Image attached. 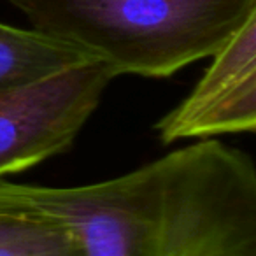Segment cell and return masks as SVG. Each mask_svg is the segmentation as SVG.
I'll use <instances>...</instances> for the list:
<instances>
[{
  "instance_id": "cell-3",
  "label": "cell",
  "mask_w": 256,
  "mask_h": 256,
  "mask_svg": "<svg viewBox=\"0 0 256 256\" xmlns=\"http://www.w3.org/2000/svg\"><path fill=\"white\" fill-rule=\"evenodd\" d=\"M116 78L109 65L90 60L36 84L0 92V179L67 151Z\"/></svg>"
},
{
  "instance_id": "cell-6",
  "label": "cell",
  "mask_w": 256,
  "mask_h": 256,
  "mask_svg": "<svg viewBox=\"0 0 256 256\" xmlns=\"http://www.w3.org/2000/svg\"><path fill=\"white\" fill-rule=\"evenodd\" d=\"M0 256H86L76 234L56 218L0 195Z\"/></svg>"
},
{
  "instance_id": "cell-4",
  "label": "cell",
  "mask_w": 256,
  "mask_h": 256,
  "mask_svg": "<svg viewBox=\"0 0 256 256\" xmlns=\"http://www.w3.org/2000/svg\"><path fill=\"white\" fill-rule=\"evenodd\" d=\"M195 88L156 123L162 144L256 128V16L216 54Z\"/></svg>"
},
{
  "instance_id": "cell-5",
  "label": "cell",
  "mask_w": 256,
  "mask_h": 256,
  "mask_svg": "<svg viewBox=\"0 0 256 256\" xmlns=\"http://www.w3.org/2000/svg\"><path fill=\"white\" fill-rule=\"evenodd\" d=\"M90 60L84 51L56 37L0 22V92L36 84Z\"/></svg>"
},
{
  "instance_id": "cell-1",
  "label": "cell",
  "mask_w": 256,
  "mask_h": 256,
  "mask_svg": "<svg viewBox=\"0 0 256 256\" xmlns=\"http://www.w3.org/2000/svg\"><path fill=\"white\" fill-rule=\"evenodd\" d=\"M0 195L64 221L86 256H256V170L207 139L82 186L0 179Z\"/></svg>"
},
{
  "instance_id": "cell-2",
  "label": "cell",
  "mask_w": 256,
  "mask_h": 256,
  "mask_svg": "<svg viewBox=\"0 0 256 256\" xmlns=\"http://www.w3.org/2000/svg\"><path fill=\"white\" fill-rule=\"evenodd\" d=\"M32 28L109 65L116 76L168 78L216 54L256 0H6Z\"/></svg>"
}]
</instances>
